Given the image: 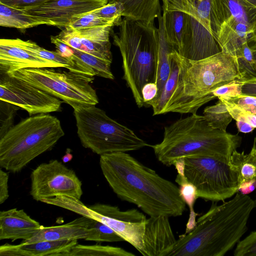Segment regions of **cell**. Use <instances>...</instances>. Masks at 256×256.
I'll use <instances>...</instances> for the list:
<instances>
[{"instance_id":"obj_1","label":"cell","mask_w":256,"mask_h":256,"mask_svg":"<svg viewBox=\"0 0 256 256\" xmlns=\"http://www.w3.org/2000/svg\"><path fill=\"white\" fill-rule=\"evenodd\" d=\"M100 165L118 197L136 205L150 216L176 217L186 210L176 185L126 152L100 155Z\"/></svg>"},{"instance_id":"obj_2","label":"cell","mask_w":256,"mask_h":256,"mask_svg":"<svg viewBox=\"0 0 256 256\" xmlns=\"http://www.w3.org/2000/svg\"><path fill=\"white\" fill-rule=\"evenodd\" d=\"M200 216L194 228L179 236L168 256H223L248 230V222L256 202L238 192L230 200Z\"/></svg>"},{"instance_id":"obj_3","label":"cell","mask_w":256,"mask_h":256,"mask_svg":"<svg viewBox=\"0 0 256 256\" xmlns=\"http://www.w3.org/2000/svg\"><path fill=\"white\" fill-rule=\"evenodd\" d=\"M242 137L213 128L204 116L192 114L164 126L162 141L150 145L158 160L171 166L190 156L211 157L230 164Z\"/></svg>"},{"instance_id":"obj_4","label":"cell","mask_w":256,"mask_h":256,"mask_svg":"<svg viewBox=\"0 0 256 256\" xmlns=\"http://www.w3.org/2000/svg\"><path fill=\"white\" fill-rule=\"evenodd\" d=\"M177 84L162 114H196L198 109L216 97L212 92L232 81L251 77L242 72L236 56L224 52L198 60L180 54Z\"/></svg>"},{"instance_id":"obj_5","label":"cell","mask_w":256,"mask_h":256,"mask_svg":"<svg viewBox=\"0 0 256 256\" xmlns=\"http://www.w3.org/2000/svg\"><path fill=\"white\" fill-rule=\"evenodd\" d=\"M113 34V44L122 59L123 79L130 89L139 108L146 106L142 90L148 82L156 84L158 72V30L147 24L124 18Z\"/></svg>"},{"instance_id":"obj_6","label":"cell","mask_w":256,"mask_h":256,"mask_svg":"<svg viewBox=\"0 0 256 256\" xmlns=\"http://www.w3.org/2000/svg\"><path fill=\"white\" fill-rule=\"evenodd\" d=\"M64 135L59 120L42 114L12 126L0 137V166L20 172L36 158L50 150Z\"/></svg>"},{"instance_id":"obj_7","label":"cell","mask_w":256,"mask_h":256,"mask_svg":"<svg viewBox=\"0 0 256 256\" xmlns=\"http://www.w3.org/2000/svg\"><path fill=\"white\" fill-rule=\"evenodd\" d=\"M96 105L74 109L82 144L99 155L136 150L150 145Z\"/></svg>"},{"instance_id":"obj_8","label":"cell","mask_w":256,"mask_h":256,"mask_svg":"<svg viewBox=\"0 0 256 256\" xmlns=\"http://www.w3.org/2000/svg\"><path fill=\"white\" fill-rule=\"evenodd\" d=\"M6 74L62 100L74 110L98 103L96 91L90 82L70 71L58 72L52 68H27Z\"/></svg>"},{"instance_id":"obj_9","label":"cell","mask_w":256,"mask_h":256,"mask_svg":"<svg viewBox=\"0 0 256 256\" xmlns=\"http://www.w3.org/2000/svg\"><path fill=\"white\" fill-rule=\"evenodd\" d=\"M184 158V176L196 187L198 198L218 202L238 192L237 174L229 164L204 156Z\"/></svg>"},{"instance_id":"obj_10","label":"cell","mask_w":256,"mask_h":256,"mask_svg":"<svg viewBox=\"0 0 256 256\" xmlns=\"http://www.w3.org/2000/svg\"><path fill=\"white\" fill-rule=\"evenodd\" d=\"M162 10L188 14L190 44L186 58L198 60L221 52L212 32L210 0H162Z\"/></svg>"},{"instance_id":"obj_11","label":"cell","mask_w":256,"mask_h":256,"mask_svg":"<svg viewBox=\"0 0 256 256\" xmlns=\"http://www.w3.org/2000/svg\"><path fill=\"white\" fill-rule=\"evenodd\" d=\"M30 194L40 201L58 196L80 200L82 183L75 172L57 160L40 164L30 174Z\"/></svg>"},{"instance_id":"obj_12","label":"cell","mask_w":256,"mask_h":256,"mask_svg":"<svg viewBox=\"0 0 256 256\" xmlns=\"http://www.w3.org/2000/svg\"><path fill=\"white\" fill-rule=\"evenodd\" d=\"M0 82V100L26 110L30 116L58 112L60 99L7 74Z\"/></svg>"},{"instance_id":"obj_13","label":"cell","mask_w":256,"mask_h":256,"mask_svg":"<svg viewBox=\"0 0 256 256\" xmlns=\"http://www.w3.org/2000/svg\"><path fill=\"white\" fill-rule=\"evenodd\" d=\"M88 207L91 218L110 226L143 256L146 218L142 212L136 208L120 210L116 206L99 203Z\"/></svg>"},{"instance_id":"obj_14","label":"cell","mask_w":256,"mask_h":256,"mask_svg":"<svg viewBox=\"0 0 256 256\" xmlns=\"http://www.w3.org/2000/svg\"><path fill=\"white\" fill-rule=\"evenodd\" d=\"M108 0H50L24 10L48 23V25L66 27L76 16L106 5Z\"/></svg>"},{"instance_id":"obj_15","label":"cell","mask_w":256,"mask_h":256,"mask_svg":"<svg viewBox=\"0 0 256 256\" xmlns=\"http://www.w3.org/2000/svg\"><path fill=\"white\" fill-rule=\"evenodd\" d=\"M61 67L26 49L17 38H2L0 40V70L4 74L27 68Z\"/></svg>"},{"instance_id":"obj_16","label":"cell","mask_w":256,"mask_h":256,"mask_svg":"<svg viewBox=\"0 0 256 256\" xmlns=\"http://www.w3.org/2000/svg\"><path fill=\"white\" fill-rule=\"evenodd\" d=\"M143 240L144 256H168L177 240L169 216H160L146 218Z\"/></svg>"},{"instance_id":"obj_17","label":"cell","mask_w":256,"mask_h":256,"mask_svg":"<svg viewBox=\"0 0 256 256\" xmlns=\"http://www.w3.org/2000/svg\"><path fill=\"white\" fill-rule=\"evenodd\" d=\"M221 51L236 57L244 44L256 40V25L229 17L220 25L215 36Z\"/></svg>"},{"instance_id":"obj_18","label":"cell","mask_w":256,"mask_h":256,"mask_svg":"<svg viewBox=\"0 0 256 256\" xmlns=\"http://www.w3.org/2000/svg\"><path fill=\"white\" fill-rule=\"evenodd\" d=\"M42 226L23 210L14 208L0 212V240H28Z\"/></svg>"},{"instance_id":"obj_19","label":"cell","mask_w":256,"mask_h":256,"mask_svg":"<svg viewBox=\"0 0 256 256\" xmlns=\"http://www.w3.org/2000/svg\"><path fill=\"white\" fill-rule=\"evenodd\" d=\"M162 16L168 41L180 55L186 58L190 44L188 14L180 11L163 10Z\"/></svg>"},{"instance_id":"obj_20","label":"cell","mask_w":256,"mask_h":256,"mask_svg":"<svg viewBox=\"0 0 256 256\" xmlns=\"http://www.w3.org/2000/svg\"><path fill=\"white\" fill-rule=\"evenodd\" d=\"M114 24L94 27L78 30L80 42L76 49L100 59L112 62L110 35Z\"/></svg>"},{"instance_id":"obj_21","label":"cell","mask_w":256,"mask_h":256,"mask_svg":"<svg viewBox=\"0 0 256 256\" xmlns=\"http://www.w3.org/2000/svg\"><path fill=\"white\" fill-rule=\"evenodd\" d=\"M92 218L82 216L67 224L42 227L26 243H33L44 240H84L89 232L88 226Z\"/></svg>"},{"instance_id":"obj_22","label":"cell","mask_w":256,"mask_h":256,"mask_svg":"<svg viewBox=\"0 0 256 256\" xmlns=\"http://www.w3.org/2000/svg\"><path fill=\"white\" fill-rule=\"evenodd\" d=\"M256 25V9L240 0H210L211 24L214 36L222 22L229 17Z\"/></svg>"},{"instance_id":"obj_23","label":"cell","mask_w":256,"mask_h":256,"mask_svg":"<svg viewBox=\"0 0 256 256\" xmlns=\"http://www.w3.org/2000/svg\"><path fill=\"white\" fill-rule=\"evenodd\" d=\"M19 44L24 48L36 56L60 65L68 70L90 82H92L96 76L94 70L84 63L80 64L62 56L56 51H50L44 49L36 42L30 40H23L17 38Z\"/></svg>"},{"instance_id":"obj_24","label":"cell","mask_w":256,"mask_h":256,"mask_svg":"<svg viewBox=\"0 0 256 256\" xmlns=\"http://www.w3.org/2000/svg\"><path fill=\"white\" fill-rule=\"evenodd\" d=\"M78 244L77 240L22 242L16 245L18 256H64Z\"/></svg>"},{"instance_id":"obj_25","label":"cell","mask_w":256,"mask_h":256,"mask_svg":"<svg viewBox=\"0 0 256 256\" xmlns=\"http://www.w3.org/2000/svg\"><path fill=\"white\" fill-rule=\"evenodd\" d=\"M118 2L124 7L122 16L147 24H154V20L161 14L160 0H108Z\"/></svg>"},{"instance_id":"obj_26","label":"cell","mask_w":256,"mask_h":256,"mask_svg":"<svg viewBox=\"0 0 256 256\" xmlns=\"http://www.w3.org/2000/svg\"><path fill=\"white\" fill-rule=\"evenodd\" d=\"M157 18L158 22V48L156 82L158 92L156 97L154 99L158 98L162 92L170 72V54L176 51L166 38L161 14L158 16Z\"/></svg>"},{"instance_id":"obj_27","label":"cell","mask_w":256,"mask_h":256,"mask_svg":"<svg viewBox=\"0 0 256 256\" xmlns=\"http://www.w3.org/2000/svg\"><path fill=\"white\" fill-rule=\"evenodd\" d=\"M230 164L237 174L238 186L244 182L256 180V137L248 154L236 150L233 152Z\"/></svg>"},{"instance_id":"obj_28","label":"cell","mask_w":256,"mask_h":256,"mask_svg":"<svg viewBox=\"0 0 256 256\" xmlns=\"http://www.w3.org/2000/svg\"><path fill=\"white\" fill-rule=\"evenodd\" d=\"M170 70L168 78L160 96L146 102V106L152 108L153 116L162 114V110L169 101L178 82L180 70V54L174 51L170 54Z\"/></svg>"},{"instance_id":"obj_29","label":"cell","mask_w":256,"mask_h":256,"mask_svg":"<svg viewBox=\"0 0 256 256\" xmlns=\"http://www.w3.org/2000/svg\"><path fill=\"white\" fill-rule=\"evenodd\" d=\"M48 23L24 10L10 7L0 2V25L4 27L26 29Z\"/></svg>"},{"instance_id":"obj_30","label":"cell","mask_w":256,"mask_h":256,"mask_svg":"<svg viewBox=\"0 0 256 256\" xmlns=\"http://www.w3.org/2000/svg\"><path fill=\"white\" fill-rule=\"evenodd\" d=\"M176 182L180 186V196L190 209L189 218L186 224L184 233L187 234L190 232L196 225V217L198 214L196 213L194 210V205L198 196L196 187L186 180L184 172L178 173Z\"/></svg>"},{"instance_id":"obj_31","label":"cell","mask_w":256,"mask_h":256,"mask_svg":"<svg viewBox=\"0 0 256 256\" xmlns=\"http://www.w3.org/2000/svg\"><path fill=\"white\" fill-rule=\"evenodd\" d=\"M131 252L119 247L100 244H77L64 256H134Z\"/></svg>"},{"instance_id":"obj_32","label":"cell","mask_w":256,"mask_h":256,"mask_svg":"<svg viewBox=\"0 0 256 256\" xmlns=\"http://www.w3.org/2000/svg\"><path fill=\"white\" fill-rule=\"evenodd\" d=\"M204 116L213 128L224 132L233 119L226 104L219 99L216 104L204 109Z\"/></svg>"},{"instance_id":"obj_33","label":"cell","mask_w":256,"mask_h":256,"mask_svg":"<svg viewBox=\"0 0 256 256\" xmlns=\"http://www.w3.org/2000/svg\"><path fill=\"white\" fill-rule=\"evenodd\" d=\"M89 232L85 239L88 241L115 242L124 239L114 230L105 224L92 218L88 226Z\"/></svg>"},{"instance_id":"obj_34","label":"cell","mask_w":256,"mask_h":256,"mask_svg":"<svg viewBox=\"0 0 256 256\" xmlns=\"http://www.w3.org/2000/svg\"><path fill=\"white\" fill-rule=\"evenodd\" d=\"M74 55L90 67L96 76L110 80L114 76L110 70V62L90 54L72 48Z\"/></svg>"},{"instance_id":"obj_35","label":"cell","mask_w":256,"mask_h":256,"mask_svg":"<svg viewBox=\"0 0 256 256\" xmlns=\"http://www.w3.org/2000/svg\"><path fill=\"white\" fill-rule=\"evenodd\" d=\"M42 202L57 206L73 212L91 218L90 211L80 199L68 196H58L53 198H45Z\"/></svg>"},{"instance_id":"obj_36","label":"cell","mask_w":256,"mask_h":256,"mask_svg":"<svg viewBox=\"0 0 256 256\" xmlns=\"http://www.w3.org/2000/svg\"><path fill=\"white\" fill-rule=\"evenodd\" d=\"M112 24L116 26L114 22H108L98 17L92 10L76 16L66 27L74 30H79Z\"/></svg>"},{"instance_id":"obj_37","label":"cell","mask_w":256,"mask_h":256,"mask_svg":"<svg viewBox=\"0 0 256 256\" xmlns=\"http://www.w3.org/2000/svg\"><path fill=\"white\" fill-rule=\"evenodd\" d=\"M236 58L240 70L250 76L256 77V60L252 50L246 42L242 44Z\"/></svg>"},{"instance_id":"obj_38","label":"cell","mask_w":256,"mask_h":256,"mask_svg":"<svg viewBox=\"0 0 256 256\" xmlns=\"http://www.w3.org/2000/svg\"><path fill=\"white\" fill-rule=\"evenodd\" d=\"M98 17L108 22H114L118 26L122 20L124 12L123 4L118 2H108L105 6L93 10Z\"/></svg>"},{"instance_id":"obj_39","label":"cell","mask_w":256,"mask_h":256,"mask_svg":"<svg viewBox=\"0 0 256 256\" xmlns=\"http://www.w3.org/2000/svg\"><path fill=\"white\" fill-rule=\"evenodd\" d=\"M226 104V108L236 122H246L256 128V114L248 112L232 102L224 98H220Z\"/></svg>"},{"instance_id":"obj_40","label":"cell","mask_w":256,"mask_h":256,"mask_svg":"<svg viewBox=\"0 0 256 256\" xmlns=\"http://www.w3.org/2000/svg\"><path fill=\"white\" fill-rule=\"evenodd\" d=\"M0 137L6 132L12 126L14 117L20 108L14 104L0 100Z\"/></svg>"},{"instance_id":"obj_41","label":"cell","mask_w":256,"mask_h":256,"mask_svg":"<svg viewBox=\"0 0 256 256\" xmlns=\"http://www.w3.org/2000/svg\"><path fill=\"white\" fill-rule=\"evenodd\" d=\"M234 256H256V231L252 232L236 244Z\"/></svg>"},{"instance_id":"obj_42","label":"cell","mask_w":256,"mask_h":256,"mask_svg":"<svg viewBox=\"0 0 256 256\" xmlns=\"http://www.w3.org/2000/svg\"><path fill=\"white\" fill-rule=\"evenodd\" d=\"M248 78L250 77L235 80L232 82L216 88L212 92V94L218 98L234 96L242 94V84Z\"/></svg>"},{"instance_id":"obj_43","label":"cell","mask_w":256,"mask_h":256,"mask_svg":"<svg viewBox=\"0 0 256 256\" xmlns=\"http://www.w3.org/2000/svg\"><path fill=\"white\" fill-rule=\"evenodd\" d=\"M220 98H226L232 102L234 103L241 107L244 110L256 114V97L240 94L234 96Z\"/></svg>"},{"instance_id":"obj_44","label":"cell","mask_w":256,"mask_h":256,"mask_svg":"<svg viewBox=\"0 0 256 256\" xmlns=\"http://www.w3.org/2000/svg\"><path fill=\"white\" fill-rule=\"evenodd\" d=\"M50 0H0V2L12 8L25 10L43 4Z\"/></svg>"},{"instance_id":"obj_45","label":"cell","mask_w":256,"mask_h":256,"mask_svg":"<svg viewBox=\"0 0 256 256\" xmlns=\"http://www.w3.org/2000/svg\"><path fill=\"white\" fill-rule=\"evenodd\" d=\"M9 175L4 171L2 168L0 170V204L5 202L9 197L8 193Z\"/></svg>"},{"instance_id":"obj_46","label":"cell","mask_w":256,"mask_h":256,"mask_svg":"<svg viewBox=\"0 0 256 256\" xmlns=\"http://www.w3.org/2000/svg\"><path fill=\"white\" fill-rule=\"evenodd\" d=\"M158 87L155 82L146 84L142 88V94L146 106V102L153 100L157 95Z\"/></svg>"},{"instance_id":"obj_47","label":"cell","mask_w":256,"mask_h":256,"mask_svg":"<svg viewBox=\"0 0 256 256\" xmlns=\"http://www.w3.org/2000/svg\"><path fill=\"white\" fill-rule=\"evenodd\" d=\"M242 94L256 98V77H250L244 82L242 86Z\"/></svg>"},{"instance_id":"obj_48","label":"cell","mask_w":256,"mask_h":256,"mask_svg":"<svg viewBox=\"0 0 256 256\" xmlns=\"http://www.w3.org/2000/svg\"><path fill=\"white\" fill-rule=\"evenodd\" d=\"M256 188V180L244 182L238 186V192L248 194L252 192Z\"/></svg>"},{"instance_id":"obj_49","label":"cell","mask_w":256,"mask_h":256,"mask_svg":"<svg viewBox=\"0 0 256 256\" xmlns=\"http://www.w3.org/2000/svg\"><path fill=\"white\" fill-rule=\"evenodd\" d=\"M236 125L239 132L243 133L252 132L254 128L246 122H236Z\"/></svg>"},{"instance_id":"obj_50","label":"cell","mask_w":256,"mask_h":256,"mask_svg":"<svg viewBox=\"0 0 256 256\" xmlns=\"http://www.w3.org/2000/svg\"><path fill=\"white\" fill-rule=\"evenodd\" d=\"M247 6L256 9V0H240Z\"/></svg>"},{"instance_id":"obj_51","label":"cell","mask_w":256,"mask_h":256,"mask_svg":"<svg viewBox=\"0 0 256 256\" xmlns=\"http://www.w3.org/2000/svg\"><path fill=\"white\" fill-rule=\"evenodd\" d=\"M72 158V156L70 153H66V154L64 156L62 160L64 162H66L70 161Z\"/></svg>"},{"instance_id":"obj_52","label":"cell","mask_w":256,"mask_h":256,"mask_svg":"<svg viewBox=\"0 0 256 256\" xmlns=\"http://www.w3.org/2000/svg\"><path fill=\"white\" fill-rule=\"evenodd\" d=\"M252 45L251 46H250V48L252 50H256V40L252 43Z\"/></svg>"},{"instance_id":"obj_53","label":"cell","mask_w":256,"mask_h":256,"mask_svg":"<svg viewBox=\"0 0 256 256\" xmlns=\"http://www.w3.org/2000/svg\"><path fill=\"white\" fill-rule=\"evenodd\" d=\"M252 50V53H253L254 56L255 60H256V49Z\"/></svg>"},{"instance_id":"obj_54","label":"cell","mask_w":256,"mask_h":256,"mask_svg":"<svg viewBox=\"0 0 256 256\" xmlns=\"http://www.w3.org/2000/svg\"></svg>"}]
</instances>
